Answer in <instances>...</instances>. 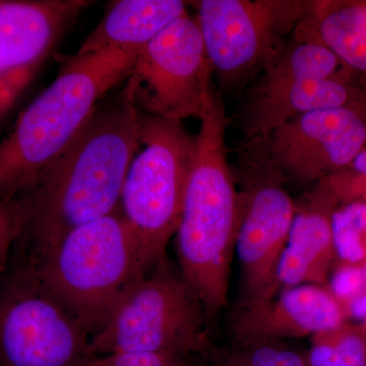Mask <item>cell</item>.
Masks as SVG:
<instances>
[{
	"label": "cell",
	"mask_w": 366,
	"mask_h": 366,
	"mask_svg": "<svg viewBox=\"0 0 366 366\" xmlns=\"http://www.w3.org/2000/svg\"><path fill=\"white\" fill-rule=\"evenodd\" d=\"M131 86L98 105L66 150L26 192L23 234L37 259L74 229L114 213L139 149V118Z\"/></svg>",
	"instance_id": "cell-1"
},
{
	"label": "cell",
	"mask_w": 366,
	"mask_h": 366,
	"mask_svg": "<svg viewBox=\"0 0 366 366\" xmlns=\"http://www.w3.org/2000/svg\"><path fill=\"white\" fill-rule=\"evenodd\" d=\"M199 120L175 235L180 272L212 315L227 302L239 211V194L226 157L225 108L213 86Z\"/></svg>",
	"instance_id": "cell-2"
},
{
	"label": "cell",
	"mask_w": 366,
	"mask_h": 366,
	"mask_svg": "<svg viewBox=\"0 0 366 366\" xmlns=\"http://www.w3.org/2000/svg\"><path fill=\"white\" fill-rule=\"evenodd\" d=\"M137 55L109 49L62 60L0 143V201L26 192L66 150L106 94L132 76Z\"/></svg>",
	"instance_id": "cell-3"
},
{
	"label": "cell",
	"mask_w": 366,
	"mask_h": 366,
	"mask_svg": "<svg viewBox=\"0 0 366 366\" xmlns=\"http://www.w3.org/2000/svg\"><path fill=\"white\" fill-rule=\"evenodd\" d=\"M31 267L90 337L150 272L118 211L74 229Z\"/></svg>",
	"instance_id": "cell-4"
},
{
	"label": "cell",
	"mask_w": 366,
	"mask_h": 366,
	"mask_svg": "<svg viewBox=\"0 0 366 366\" xmlns=\"http://www.w3.org/2000/svg\"><path fill=\"white\" fill-rule=\"evenodd\" d=\"M139 144L120 197L122 216L149 271L165 257L177 233L194 155V137L180 120L141 113Z\"/></svg>",
	"instance_id": "cell-5"
},
{
	"label": "cell",
	"mask_w": 366,
	"mask_h": 366,
	"mask_svg": "<svg viewBox=\"0 0 366 366\" xmlns=\"http://www.w3.org/2000/svg\"><path fill=\"white\" fill-rule=\"evenodd\" d=\"M207 312L182 272L166 257L125 296L90 337V355L171 354L189 357L209 346Z\"/></svg>",
	"instance_id": "cell-6"
},
{
	"label": "cell",
	"mask_w": 366,
	"mask_h": 366,
	"mask_svg": "<svg viewBox=\"0 0 366 366\" xmlns=\"http://www.w3.org/2000/svg\"><path fill=\"white\" fill-rule=\"evenodd\" d=\"M90 335L30 267L0 291V366H76Z\"/></svg>",
	"instance_id": "cell-7"
},
{
	"label": "cell",
	"mask_w": 366,
	"mask_h": 366,
	"mask_svg": "<svg viewBox=\"0 0 366 366\" xmlns=\"http://www.w3.org/2000/svg\"><path fill=\"white\" fill-rule=\"evenodd\" d=\"M305 0H203L197 25L212 71L233 81L266 66L310 9Z\"/></svg>",
	"instance_id": "cell-8"
},
{
	"label": "cell",
	"mask_w": 366,
	"mask_h": 366,
	"mask_svg": "<svg viewBox=\"0 0 366 366\" xmlns=\"http://www.w3.org/2000/svg\"><path fill=\"white\" fill-rule=\"evenodd\" d=\"M212 71L199 26L187 13L139 50L129 85L148 113L182 122L201 115Z\"/></svg>",
	"instance_id": "cell-9"
},
{
	"label": "cell",
	"mask_w": 366,
	"mask_h": 366,
	"mask_svg": "<svg viewBox=\"0 0 366 366\" xmlns=\"http://www.w3.org/2000/svg\"><path fill=\"white\" fill-rule=\"evenodd\" d=\"M283 175L268 154L266 177L238 192L235 249L242 278L237 310L252 307L278 295L277 274L287 244L296 204L282 185Z\"/></svg>",
	"instance_id": "cell-10"
},
{
	"label": "cell",
	"mask_w": 366,
	"mask_h": 366,
	"mask_svg": "<svg viewBox=\"0 0 366 366\" xmlns=\"http://www.w3.org/2000/svg\"><path fill=\"white\" fill-rule=\"evenodd\" d=\"M264 141L283 177L320 182L347 167L366 148V107L317 110L292 118Z\"/></svg>",
	"instance_id": "cell-11"
},
{
	"label": "cell",
	"mask_w": 366,
	"mask_h": 366,
	"mask_svg": "<svg viewBox=\"0 0 366 366\" xmlns=\"http://www.w3.org/2000/svg\"><path fill=\"white\" fill-rule=\"evenodd\" d=\"M89 0H0V117Z\"/></svg>",
	"instance_id": "cell-12"
},
{
	"label": "cell",
	"mask_w": 366,
	"mask_h": 366,
	"mask_svg": "<svg viewBox=\"0 0 366 366\" xmlns=\"http://www.w3.org/2000/svg\"><path fill=\"white\" fill-rule=\"evenodd\" d=\"M342 322L334 295L317 285L283 289L272 300L237 310L231 324L236 346L272 345L315 336Z\"/></svg>",
	"instance_id": "cell-13"
},
{
	"label": "cell",
	"mask_w": 366,
	"mask_h": 366,
	"mask_svg": "<svg viewBox=\"0 0 366 366\" xmlns=\"http://www.w3.org/2000/svg\"><path fill=\"white\" fill-rule=\"evenodd\" d=\"M343 107H366V79L350 71L330 79L302 78L257 85L245 107L242 127L247 137L266 139L292 118Z\"/></svg>",
	"instance_id": "cell-14"
},
{
	"label": "cell",
	"mask_w": 366,
	"mask_h": 366,
	"mask_svg": "<svg viewBox=\"0 0 366 366\" xmlns=\"http://www.w3.org/2000/svg\"><path fill=\"white\" fill-rule=\"evenodd\" d=\"M340 206L324 180L300 204L277 274L278 293L300 285L325 287L327 269L335 252L332 219Z\"/></svg>",
	"instance_id": "cell-15"
},
{
	"label": "cell",
	"mask_w": 366,
	"mask_h": 366,
	"mask_svg": "<svg viewBox=\"0 0 366 366\" xmlns=\"http://www.w3.org/2000/svg\"><path fill=\"white\" fill-rule=\"evenodd\" d=\"M187 13L184 2L179 0H118L108 6L76 53L117 49L137 54Z\"/></svg>",
	"instance_id": "cell-16"
},
{
	"label": "cell",
	"mask_w": 366,
	"mask_h": 366,
	"mask_svg": "<svg viewBox=\"0 0 366 366\" xmlns=\"http://www.w3.org/2000/svg\"><path fill=\"white\" fill-rule=\"evenodd\" d=\"M295 37L324 45L346 71L366 79V0L310 1Z\"/></svg>",
	"instance_id": "cell-17"
},
{
	"label": "cell",
	"mask_w": 366,
	"mask_h": 366,
	"mask_svg": "<svg viewBox=\"0 0 366 366\" xmlns=\"http://www.w3.org/2000/svg\"><path fill=\"white\" fill-rule=\"evenodd\" d=\"M338 327L310 338L308 366H366V342L363 337L355 333H339Z\"/></svg>",
	"instance_id": "cell-18"
},
{
	"label": "cell",
	"mask_w": 366,
	"mask_h": 366,
	"mask_svg": "<svg viewBox=\"0 0 366 366\" xmlns=\"http://www.w3.org/2000/svg\"><path fill=\"white\" fill-rule=\"evenodd\" d=\"M335 252L342 261H366V204H340L332 219Z\"/></svg>",
	"instance_id": "cell-19"
},
{
	"label": "cell",
	"mask_w": 366,
	"mask_h": 366,
	"mask_svg": "<svg viewBox=\"0 0 366 366\" xmlns=\"http://www.w3.org/2000/svg\"><path fill=\"white\" fill-rule=\"evenodd\" d=\"M212 366H308L307 358L290 349L272 345L236 346Z\"/></svg>",
	"instance_id": "cell-20"
},
{
	"label": "cell",
	"mask_w": 366,
	"mask_h": 366,
	"mask_svg": "<svg viewBox=\"0 0 366 366\" xmlns=\"http://www.w3.org/2000/svg\"><path fill=\"white\" fill-rule=\"evenodd\" d=\"M322 180L339 202L366 204V148L344 169Z\"/></svg>",
	"instance_id": "cell-21"
},
{
	"label": "cell",
	"mask_w": 366,
	"mask_h": 366,
	"mask_svg": "<svg viewBox=\"0 0 366 366\" xmlns=\"http://www.w3.org/2000/svg\"><path fill=\"white\" fill-rule=\"evenodd\" d=\"M76 366H192L185 356L171 354L109 353L90 355Z\"/></svg>",
	"instance_id": "cell-22"
},
{
	"label": "cell",
	"mask_w": 366,
	"mask_h": 366,
	"mask_svg": "<svg viewBox=\"0 0 366 366\" xmlns=\"http://www.w3.org/2000/svg\"><path fill=\"white\" fill-rule=\"evenodd\" d=\"M24 215L20 199L0 201V269L4 268L14 243L23 233Z\"/></svg>",
	"instance_id": "cell-23"
},
{
	"label": "cell",
	"mask_w": 366,
	"mask_h": 366,
	"mask_svg": "<svg viewBox=\"0 0 366 366\" xmlns=\"http://www.w3.org/2000/svg\"><path fill=\"white\" fill-rule=\"evenodd\" d=\"M365 274L358 267L349 266L337 272L332 280L334 296L348 298L358 293L365 282Z\"/></svg>",
	"instance_id": "cell-24"
},
{
	"label": "cell",
	"mask_w": 366,
	"mask_h": 366,
	"mask_svg": "<svg viewBox=\"0 0 366 366\" xmlns=\"http://www.w3.org/2000/svg\"><path fill=\"white\" fill-rule=\"evenodd\" d=\"M351 315L357 319H366V295L354 298L350 305Z\"/></svg>",
	"instance_id": "cell-25"
},
{
	"label": "cell",
	"mask_w": 366,
	"mask_h": 366,
	"mask_svg": "<svg viewBox=\"0 0 366 366\" xmlns=\"http://www.w3.org/2000/svg\"><path fill=\"white\" fill-rule=\"evenodd\" d=\"M363 274H365V277L366 278V266H365V269H363Z\"/></svg>",
	"instance_id": "cell-26"
}]
</instances>
